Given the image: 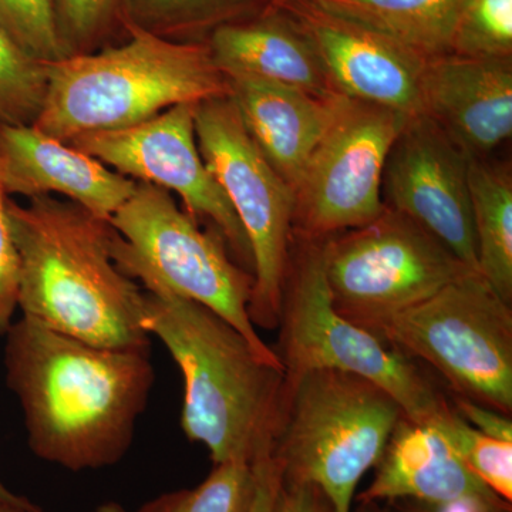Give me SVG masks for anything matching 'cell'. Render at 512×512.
<instances>
[{"label":"cell","mask_w":512,"mask_h":512,"mask_svg":"<svg viewBox=\"0 0 512 512\" xmlns=\"http://www.w3.org/2000/svg\"><path fill=\"white\" fill-rule=\"evenodd\" d=\"M5 367L30 450L74 473L126 457L156 380L147 350L101 348L26 316L6 333Z\"/></svg>","instance_id":"obj_1"},{"label":"cell","mask_w":512,"mask_h":512,"mask_svg":"<svg viewBox=\"0 0 512 512\" xmlns=\"http://www.w3.org/2000/svg\"><path fill=\"white\" fill-rule=\"evenodd\" d=\"M20 258L19 308L64 335L101 348L147 350L144 292L114 264V228L52 195L6 200Z\"/></svg>","instance_id":"obj_2"},{"label":"cell","mask_w":512,"mask_h":512,"mask_svg":"<svg viewBox=\"0 0 512 512\" xmlns=\"http://www.w3.org/2000/svg\"><path fill=\"white\" fill-rule=\"evenodd\" d=\"M143 323L184 380L181 429L212 463H254L271 451L284 366L259 356L227 320L167 289L144 292Z\"/></svg>","instance_id":"obj_3"},{"label":"cell","mask_w":512,"mask_h":512,"mask_svg":"<svg viewBox=\"0 0 512 512\" xmlns=\"http://www.w3.org/2000/svg\"><path fill=\"white\" fill-rule=\"evenodd\" d=\"M124 45L47 63L45 104L33 124L60 143L121 130L178 104L228 96L207 42H171L124 23Z\"/></svg>","instance_id":"obj_4"},{"label":"cell","mask_w":512,"mask_h":512,"mask_svg":"<svg viewBox=\"0 0 512 512\" xmlns=\"http://www.w3.org/2000/svg\"><path fill=\"white\" fill-rule=\"evenodd\" d=\"M403 414L389 393L352 373H285L271 457L282 481L316 485L336 512H352L357 484Z\"/></svg>","instance_id":"obj_5"},{"label":"cell","mask_w":512,"mask_h":512,"mask_svg":"<svg viewBox=\"0 0 512 512\" xmlns=\"http://www.w3.org/2000/svg\"><path fill=\"white\" fill-rule=\"evenodd\" d=\"M110 251L117 268L146 291H167L211 309L247 339L259 356L281 365L259 336L251 316L254 276L229 255L221 235L181 210L170 191L138 183L109 220Z\"/></svg>","instance_id":"obj_6"},{"label":"cell","mask_w":512,"mask_h":512,"mask_svg":"<svg viewBox=\"0 0 512 512\" xmlns=\"http://www.w3.org/2000/svg\"><path fill=\"white\" fill-rule=\"evenodd\" d=\"M325 239L299 234L298 251L289 258L275 350L285 373H352L389 393L404 416L433 423L450 409V402L414 359L336 312L326 279Z\"/></svg>","instance_id":"obj_7"},{"label":"cell","mask_w":512,"mask_h":512,"mask_svg":"<svg viewBox=\"0 0 512 512\" xmlns=\"http://www.w3.org/2000/svg\"><path fill=\"white\" fill-rule=\"evenodd\" d=\"M376 336L429 363L454 396L512 413V305L478 272L383 323Z\"/></svg>","instance_id":"obj_8"},{"label":"cell","mask_w":512,"mask_h":512,"mask_svg":"<svg viewBox=\"0 0 512 512\" xmlns=\"http://www.w3.org/2000/svg\"><path fill=\"white\" fill-rule=\"evenodd\" d=\"M195 137L208 171L227 195L254 258L249 316L255 328H278L296 194L249 136L229 96L195 107Z\"/></svg>","instance_id":"obj_9"},{"label":"cell","mask_w":512,"mask_h":512,"mask_svg":"<svg viewBox=\"0 0 512 512\" xmlns=\"http://www.w3.org/2000/svg\"><path fill=\"white\" fill-rule=\"evenodd\" d=\"M325 271L336 312L372 333L474 272L426 229L389 207L363 227L326 238Z\"/></svg>","instance_id":"obj_10"},{"label":"cell","mask_w":512,"mask_h":512,"mask_svg":"<svg viewBox=\"0 0 512 512\" xmlns=\"http://www.w3.org/2000/svg\"><path fill=\"white\" fill-rule=\"evenodd\" d=\"M409 119L342 97L296 191L293 222L299 234L329 238L363 227L382 214L384 167Z\"/></svg>","instance_id":"obj_11"},{"label":"cell","mask_w":512,"mask_h":512,"mask_svg":"<svg viewBox=\"0 0 512 512\" xmlns=\"http://www.w3.org/2000/svg\"><path fill=\"white\" fill-rule=\"evenodd\" d=\"M195 107L178 104L137 126L83 134L69 146L138 183L177 192L192 220L210 222L235 262L252 275L254 258L247 234L198 150Z\"/></svg>","instance_id":"obj_12"},{"label":"cell","mask_w":512,"mask_h":512,"mask_svg":"<svg viewBox=\"0 0 512 512\" xmlns=\"http://www.w3.org/2000/svg\"><path fill=\"white\" fill-rule=\"evenodd\" d=\"M470 156L424 116L410 117L387 157L386 207L406 215L478 272Z\"/></svg>","instance_id":"obj_13"},{"label":"cell","mask_w":512,"mask_h":512,"mask_svg":"<svg viewBox=\"0 0 512 512\" xmlns=\"http://www.w3.org/2000/svg\"><path fill=\"white\" fill-rule=\"evenodd\" d=\"M289 10L312 37L335 92L407 117L421 114V77L429 60L393 40L292 0Z\"/></svg>","instance_id":"obj_14"},{"label":"cell","mask_w":512,"mask_h":512,"mask_svg":"<svg viewBox=\"0 0 512 512\" xmlns=\"http://www.w3.org/2000/svg\"><path fill=\"white\" fill-rule=\"evenodd\" d=\"M420 116L468 156L490 154L512 134V59H430L421 77Z\"/></svg>","instance_id":"obj_15"},{"label":"cell","mask_w":512,"mask_h":512,"mask_svg":"<svg viewBox=\"0 0 512 512\" xmlns=\"http://www.w3.org/2000/svg\"><path fill=\"white\" fill-rule=\"evenodd\" d=\"M0 185L8 197L63 195L109 221L133 195L137 181L33 126L0 124Z\"/></svg>","instance_id":"obj_16"},{"label":"cell","mask_w":512,"mask_h":512,"mask_svg":"<svg viewBox=\"0 0 512 512\" xmlns=\"http://www.w3.org/2000/svg\"><path fill=\"white\" fill-rule=\"evenodd\" d=\"M375 468L373 483L359 495L360 501L511 508V503L495 495L468 470L436 424L420 423L404 414Z\"/></svg>","instance_id":"obj_17"},{"label":"cell","mask_w":512,"mask_h":512,"mask_svg":"<svg viewBox=\"0 0 512 512\" xmlns=\"http://www.w3.org/2000/svg\"><path fill=\"white\" fill-rule=\"evenodd\" d=\"M212 59L225 77L249 76L332 99L318 47L289 10L265 9L251 19L220 26L208 36Z\"/></svg>","instance_id":"obj_18"},{"label":"cell","mask_w":512,"mask_h":512,"mask_svg":"<svg viewBox=\"0 0 512 512\" xmlns=\"http://www.w3.org/2000/svg\"><path fill=\"white\" fill-rule=\"evenodd\" d=\"M227 82L229 99L237 106L249 136L296 194L343 96L320 99L249 76H228Z\"/></svg>","instance_id":"obj_19"},{"label":"cell","mask_w":512,"mask_h":512,"mask_svg":"<svg viewBox=\"0 0 512 512\" xmlns=\"http://www.w3.org/2000/svg\"><path fill=\"white\" fill-rule=\"evenodd\" d=\"M309 8L399 43L424 59L451 55L463 0H301Z\"/></svg>","instance_id":"obj_20"},{"label":"cell","mask_w":512,"mask_h":512,"mask_svg":"<svg viewBox=\"0 0 512 512\" xmlns=\"http://www.w3.org/2000/svg\"><path fill=\"white\" fill-rule=\"evenodd\" d=\"M471 210L478 274L512 305V178L500 165L470 157Z\"/></svg>","instance_id":"obj_21"},{"label":"cell","mask_w":512,"mask_h":512,"mask_svg":"<svg viewBox=\"0 0 512 512\" xmlns=\"http://www.w3.org/2000/svg\"><path fill=\"white\" fill-rule=\"evenodd\" d=\"M271 0H121L123 25L171 42L201 43L220 26L251 19Z\"/></svg>","instance_id":"obj_22"},{"label":"cell","mask_w":512,"mask_h":512,"mask_svg":"<svg viewBox=\"0 0 512 512\" xmlns=\"http://www.w3.org/2000/svg\"><path fill=\"white\" fill-rule=\"evenodd\" d=\"M255 494L254 467L247 461L214 464L194 488L157 495L137 512H249Z\"/></svg>","instance_id":"obj_23"},{"label":"cell","mask_w":512,"mask_h":512,"mask_svg":"<svg viewBox=\"0 0 512 512\" xmlns=\"http://www.w3.org/2000/svg\"><path fill=\"white\" fill-rule=\"evenodd\" d=\"M46 89L47 64L26 55L0 30V124L33 126Z\"/></svg>","instance_id":"obj_24"},{"label":"cell","mask_w":512,"mask_h":512,"mask_svg":"<svg viewBox=\"0 0 512 512\" xmlns=\"http://www.w3.org/2000/svg\"><path fill=\"white\" fill-rule=\"evenodd\" d=\"M468 470L498 497L512 503V443L494 439L471 427L453 406L433 421Z\"/></svg>","instance_id":"obj_25"},{"label":"cell","mask_w":512,"mask_h":512,"mask_svg":"<svg viewBox=\"0 0 512 512\" xmlns=\"http://www.w3.org/2000/svg\"><path fill=\"white\" fill-rule=\"evenodd\" d=\"M451 55L512 59V0H463L454 25Z\"/></svg>","instance_id":"obj_26"},{"label":"cell","mask_w":512,"mask_h":512,"mask_svg":"<svg viewBox=\"0 0 512 512\" xmlns=\"http://www.w3.org/2000/svg\"><path fill=\"white\" fill-rule=\"evenodd\" d=\"M0 30L32 59H64L57 33L55 0H0Z\"/></svg>","instance_id":"obj_27"},{"label":"cell","mask_w":512,"mask_h":512,"mask_svg":"<svg viewBox=\"0 0 512 512\" xmlns=\"http://www.w3.org/2000/svg\"><path fill=\"white\" fill-rule=\"evenodd\" d=\"M57 33L64 56L97 52L123 26L121 0H55Z\"/></svg>","instance_id":"obj_28"},{"label":"cell","mask_w":512,"mask_h":512,"mask_svg":"<svg viewBox=\"0 0 512 512\" xmlns=\"http://www.w3.org/2000/svg\"><path fill=\"white\" fill-rule=\"evenodd\" d=\"M6 200L8 195L0 185V336L13 325L20 293V258L10 231Z\"/></svg>","instance_id":"obj_29"},{"label":"cell","mask_w":512,"mask_h":512,"mask_svg":"<svg viewBox=\"0 0 512 512\" xmlns=\"http://www.w3.org/2000/svg\"><path fill=\"white\" fill-rule=\"evenodd\" d=\"M453 403V409L458 416L463 417L471 427L494 439L512 443L510 416L461 397L454 396Z\"/></svg>","instance_id":"obj_30"},{"label":"cell","mask_w":512,"mask_h":512,"mask_svg":"<svg viewBox=\"0 0 512 512\" xmlns=\"http://www.w3.org/2000/svg\"><path fill=\"white\" fill-rule=\"evenodd\" d=\"M274 512H336L320 488L308 483L282 481Z\"/></svg>","instance_id":"obj_31"},{"label":"cell","mask_w":512,"mask_h":512,"mask_svg":"<svg viewBox=\"0 0 512 512\" xmlns=\"http://www.w3.org/2000/svg\"><path fill=\"white\" fill-rule=\"evenodd\" d=\"M252 467L255 473V494L249 512H274L282 477L271 457V451L256 458Z\"/></svg>","instance_id":"obj_32"},{"label":"cell","mask_w":512,"mask_h":512,"mask_svg":"<svg viewBox=\"0 0 512 512\" xmlns=\"http://www.w3.org/2000/svg\"><path fill=\"white\" fill-rule=\"evenodd\" d=\"M400 512H511V508H491L487 505L460 503L450 505H429L416 501H400Z\"/></svg>","instance_id":"obj_33"},{"label":"cell","mask_w":512,"mask_h":512,"mask_svg":"<svg viewBox=\"0 0 512 512\" xmlns=\"http://www.w3.org/2000/svg\"><path fill=\"white\" fill-rule=\"evenodd\" d=\"M0 501L19 505V507L28 508V510L32 511H42L36 504L29 501L28 498L20 497V495L12 493L9 488L5 487V484H3L2 481H0Z\"/></svg>","instance_id":"obj_34"},{"label":"cell","mask_w":512,"mask_h":512,"mask_svg":"<svg viewBox=\"0 0 512 512\" xmlns=\"http://www.w3.org/2000/svg\"><path fill=\"white\" fill-rule=\"evenodd\" d=\"M355 512H394L392 504L377 503V501H360Z\"/></svg>","instance_id":"obj_35"},{"label":"cell","mask_w":512,"mask_h":512,"mask_svg":"<svg viewBox=\"0 0 512 512\" xmlns=\"http://www.w3.org/2000/svg\"><path fill=\"white\" fill-rule=\"evenodd\" d=\"M93 512H126V510L116 501H107V503L99 505Z\"/></svg>","instance_id":"obj_36"},{"label":"cell","mask_w":512,"mask_h":512,"mask_svg":"<svg viewBox=\"0 0 512 512\" xmlns=\"http://www.w3.org/2000/svg\"><path fill=\"white\" fill-rule=\"evenodd\" d=\"M0 512H39L28 510V508L19 507V505L5 503V501H0ZM42 512V511H40Z\"/></svg>","instance_id":"obj_37"},{"label":"cell","mask_w":512,"mask_h":512,"mask_svg":"<svg viewBox=\"0 0 512 512\" xmlns=\"http://www.w3.org/2000/svg\"><path fill=\"white\" fill-rule=\"evenodd\" d=\"M292 0H271L269 5L266 6V9H281L284 8L285 5H288Z\"/></svg>","instance_id":"obj_38"}]
</instances>
